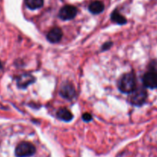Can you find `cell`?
<instances>
[{"mask_svg": "<svg viewBox=\"0 0 157 157\" xmlns=\"http://www.w3.org/2000/svg\"><path fill=\"white\" fill-rule=\"evenodd\" d=\"M118 87L123 93H131L136 89V78L133 73H126L121 76Z\"/></svg>", "mask_w": 157, "mask_h": 157, "instance_id": "obj_1", "label": "cell"}, {"mask_svg": "<svg viewBox=\"0 0 157 157\" xmlns=\"http://www.w3.org/2000/svg\"><path fill=\"white\" fill-rule=\"evenodd\" d=\"M36 152V148L29 142H22L16 148L15 153L17 157L31 156Z\"/></svg>", "mask_w": 157, "mask_h": 157, "instance_id": "obj_2", "label": "cell"}, {"mask_svg": "<svg viewBox=\"0 0 157 157\" xmlns=\"http://www.w3.org/2000/svg\"><path fill=\"white\" fill-rule=\"evenodd\" d=\"M147 98V92L143 87H138L131 93L130 102L132 105L140 106L142 105L146 100Z\"/></svg>", "mask_w": 157, "mask_h": 157, "instance_id": "obj_3", "label": "cell"}, {"mask_svg": "<svg viewBox=\"0 0 157 157\" xmlns=\"http://www.w3.org/2000/svg\"><path fill=\"white\" fill-rule=\"evenodd\" d=\"M77 14V9L73 6L67 5L63 6L59 13V17L63 20H70Z\"/></svg>", "mask_w": 157, "mask_h": 157, "instance_id": "obj_4", "label": "cell"}, {"mask_svg": "<svg viewBox=\"0 0 157 157\" xmlns=\"http://www.w3.org/2000/svg\"><path fill=\"white\" fill-rule=\"evenodd\" d=\"M35 78L29 73H23L17 77L16 82L19 88L25 89L35 82Z\"/></svg>", "mask_w": 157, "mask_h": 157, "instance_id": "obj_5", "label": "cell"}, {"mask_svg": "<svg viewBox=\"0 0 157 157\" xmlns=\"http://www.w3.org/2000/svg\"><path fill=\"white\" fill-rule=\"evenodd\" d=\"M143 85L149 89L157 88V73L149 71L146 73L143 78Z\"/></svg>", "mask_w": 157, "mask_h": 157, "instance_id": "obj_6", "label": "cell"}, {"mask_svg": "<svg viewBox=\"0 0 157 157\" xmlns=\"http://www.w3.org/2000/svg\"><path fill=\"white\" fill-rule=\"evenodd\" d=\"M60 96L66 99H72L75 96V90L70 83H64L60 88Z\"/></svg>", "mask_w": 157, "mask_h": 157, "instance_id": "obj_7", "label": "cell"}, {"mask_svg": "<svg viewBox=\"0 0 157 157\" xmlns=\"http://www.w3.org/2000/svg\"><path fill=\"white\" fill-rule=\"evenodd\" d=\"M63 31L61 29L56 27L52 29L47 34V39L50 43H59L63 37Z\"/></svg>", "mask_w": 157, "mask_h": 157, "instance_id": "obj_8", "label": "cell"}, {"mask_svg": "<svg viewBox=\"0 0 157 157\" xmlns=\"http://www.w3.org/2000/svg\"><path fill=\"white\" fill-rule=\"evenodd\" d=\"M57 117L60 119L61 120H63L65 122H69L72 120V114L69 109L66 108H61L58 110L56 113Z\"/></svg>", "mask_w": 157, "mask_h": 157, "instance_id": "obj_9", "label": "cell"}, {"mask_svg": "<svg viewBox=\"0 0 157 157\" xmlns=\"http://www.w3.org/2000/svg\"><path fill=\"white\" fill-rule=\"evenodd\" d=\"M89 10L93 14H99L104 10V4L101 1H93L89 6Z\"/></svg>", "mask_w": 157, "mask_h": 157, "instance_id": "obj_10", "label": "cell"}, {"mask_svg": "<svg viewBox=\"0 0 157 157\" xmlns=\"http://www.w3.org/2000/svg\"><path fill=\"white\" fill-rule=\"evenodd\" d=\"M111 19L112 21H113L114 22L117 24H120V25H124L126 23L127 20H126V18L123 16H122L118 10H114V11L111 14Z\"/></svg>", "mask_w": 157, "mask_h": 157, "instance_id": "obj_11", "label": "cell"}, {"mask_svg": "<svg viewBox=\"0 0 157 157\" xmlns=\"http://www.w3.org/2000/svg\"><path fill=\"white\" fill-rule=\"evenodd\" d=\"M25 5L30 10H38L43 6V0H25Z\"/></svg>", "mask_w": 157, "mask_h": 157, "instance_id": "obj_12", "label": "cell"}, {"mask_svg": "<svg viewBox=\"0 0 157 157\" xmlns=\"http://www.w3.org/2000/svg\"><path fill=\"white\" fill-rule=\"evenodd\" d=\"M149 69L150 72L157 73V59H153L149 63Z\"/></svg>", "mask_w": 157, "mask_h": 157, "instance_id": "obj_13", "label": "cell"}, {"mask_svg": "<svg viewBox=\"0 0 157 157\" xmlns=\"http://www.w3.org/2000/svg\"><path fill=\"white\" fill-rule=\"evenodd\" d=\"M82 120H84L85 122H90L93 120V116L92 115H90V113H85V114L82 115Z\"/></svg>", "mask_w": 157, "mask_h": 157, "instance_id": "obj_14", "label": "cell"}, {"mask_svg": "<svg viewBox=\"0 0 157 157\" xmlns=\"http://www.w3.org/2000/svg\"><path fill=\"white\" fill-rule=\"evenodd\" d=\"M111 46H112V43H105V44H104L103 46H102V49H103V50H105V49H109V48Z\"/></svg>", "mask_w": 157, "mask_h": 157, "instance_id": "obj_15", "label": "cell"}, {"mask_svg": "<svg viewBox=\"0 0 157 157\" xmlns=\"http://www.w3.org/2000/svg\"><path fill=\"white\" fill-rule=\"evenodd\" d=\"M2 62L0 61V69H2Z\"/></svg>", "mask_w": 157, "mask_h": 157, "instance_id": "obj_16", "label": "cell"}]
</instances>
